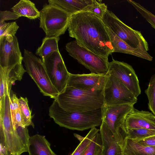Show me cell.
Segmentation results:
<instances>
[{
  "instance_id": "cell-33",
  "label": "cell",
  "mask_w": 155,
  "mask_h": 155,
  "mask_svg": "<svg viewBox=\"0 0 155 155\" xmlns=\"http://www.w3.org/2000/svg\"><path fill=\"white\" fill-rule=\"evenodd\" d=\"M20 17L13 12L9 11H0V23L9 20H15Z\"/></svg>"
},
{
  "instance_id": "cell-27",
  "label": "cell",
  "mask_w": 155,
  "mask_h": 155,
  "mask_svg": "<svg viewBox=\"0 0 155 155\" xmlns=\"http://www.w3.org/2000/svg\"><path fill=\"white\" fill-rule=\"evenodd\" d=\"M102 142L99 132L96 134L83 155H102Z\"/></svg>"
},
{
  "instance_id": "cell-35",
  "label": "cell",
  "mask_w": 155,
  "mask_h": 155,
  "mask_svg": "<svg viewBox=\"0 0 155 155\" xmlns=\"http://www.w3.org/2000/svg\"><path fill=\"white\" fill-rule=\"evenodd\" d=\"M136 141L142 145L155 146V135L146 139Z\"/></svg>"
},
{
  "instance_id": "cell-14",
  "label": "cell",
  "mask_w": 155,
  "mask_h": 155,
  "mask_svg": "<svg viewBox=\"0 0 155 155\" xmlns=\"http://www.w3.org/2000/svg\"><path fill=\"white\" fill-rule=\"evenodd\" d=\"M0 132L3 134L8 155H21L27 152L14 128L12 120H0Z\"/></svg>"
},
{
  "instance_id": "cell-19",
  "label": "cell",
  "mask_w": 155,
  "mask_h": 155,
  "mask_svg": "<svg viewBox=\"0 0 155 155\" xmlns=\"http://www.w3.org/2000/svg\"><path fill=\"white\" fill-rule=\"evenodd\" d=\"M96 0H49V4L56 5L71 15L84 11Z\"/></svg>"
},
{
  "instance_id": "cell-37",
  "label": "cell",
  "mask_w": 155,
  "mask_h": 155,
  "mask_svg": "<svg viewBox=\"0 0 155 155\" xmlns=\"http://www.w3.org/2000/svg\"><path fill=\"white\" fill-rule=\"evenodd\" d=\"M118 155H121V154H119Z\"/></svg>"
},
{
  "instance_id": "cell-34",
  "label": "cell",
  "mask_w": 155,
  "mask_h": 155,
  "mask_svg": "<svg viewBox=\"0 0 155 155\" xmlns=\"http://www.w3.org/2000/svg\"><path fill=\"white\" fill-rule=\"evenodd\" d=\"M10 107L13 121L14 112L20 109L19 98L15 94L11 96Z\"/></svg>"
},
{
  "instance_id": "cell-20",
  "label": "cell",
  "mask_w": 155,
  "mask_h": 155,
  "mask_svg": "<svg viewBox=\"0 0 155 155\" xmlns=\"http://www.w3.org/2000/svg\"><path fill=\"white\" fill-rule=\"evenodd\" d=\"M50 146L45 136L36 134L30 137L28 152L29 155H57Z\"/></svg>"
},
{
  "instance_id": "cell-9",
  "label": "cell",
  "mask_w": 155,
  "mask_h": 155,
  "mask_svg": "<svg viewBox=\"0 0 155 155\" xmlns=\"http://www.w3.org/2000/svg\"><path fill=\"white\" fill-rule=\"evenodd\" d=\"M107 79L103 90L105 105H134L137 102V98L121 81L113 75L107 73Z\"/></svg>"
},
{
  "instance_id": "cell-7",
  "label": "cell",
  "mask_w": 155,
  "mask_h": 155,
  "mask_svg": "<svg viewBox=\"0 0 155 155\" xmlns=\"http://www.w3.org/2000/svg\"><path fill=\"white\" fill-rule=\"evenodd\" d=\"M69 54L91 73L106 74L109 62L108 57L99 55L80 45L75 40L65 45Z\"/></svg>"
},
{
  "instance_id": "cell-30",
  "label": "cell",
  "mask_w": 155,
  "mask_h": 155,
  "mask_svg": "<svg viewBox=\"0 0 155 155\" xmlns=\"http://www.w3.org/2000/svg\"><path fill=\"white\" fill-rule=\"evenodd\" d=\"M19 28L15 22L0 23V38L3 36L15 35Z\"/></svg>"
},
{
  "instance_id": "cell-29",
  "label": "cell",
  "mask_w": 155,
  "mask_h": 155,
  "mask_svg": "<svg viewBox=\"0 0 155 155\" xmlns=\"http://www.w3.org/2000/svg\"><path fill=\"white\" fill-rule=\"evenodd\" d=\"M137 11L155 29V15L145 8L143 6L134 1L127 0Z\"/></svg>"
},
{
  "instance_id": "cell-3",
  "label": "cell",
  "mask_w": 155,
  "mask_h": 155,
  "mask_svg": "<svg viewBox=\"0 0 155 155\" xmlns=\"http://www.w3.org/2000/svg\"><path fill=\"white\" fill-rule=\"evenodd\" d=\"M68 112H85L102 108L104 105L103 90L87 91L67 86L55 99Z\"/></svg>"
},
{
  "instance_id": "cell-26",
  "label": "cell",
  "mask_w": 155,
  "mask_h": 155,
  "mask_svg": "<svg viewBox=\"0 0 155 155\" xmlns=\"http://www.w3.org/2000/svg\"><path fill=\"white\" fill-rule=\"evenodd\" d=\"M99 129L96 127L91 129L87 135L71 155H83L85 150Z\"/></svg>"
},
{
  "instance_id": "cell-15",
  "label": "cell",
  "mask_w": 155,
  "mask_h": 155,
  "mask_svg": "<svg viewBox=\"0 0 155 155\" xmlns=\"http://www.w3.org/2000/svg\"><path fill=\"white\" fill-rule=\"evenodd\" d=\"M124 125L126 130L139 128L155 129V115L149 111L134 108L126 116Z\"/></svg>"
},
{
  "instance_id": "cell-28",
  "label": "cell",
  "mask_w": 155,
  "mask_h": 155,
  "mask_svg": "<svg viewBox=\"0 0 155 155\" xmlns=\"http://www.w3.org/2000/svg\"><path fill=\"white\" fill-rule=\"evenodd\" d=\"M145 92L148 101L149 109L155 115V74L151 77Z\"/></svg>"
},
{
  "instance_id": "cell-23",
  "label": "cell",
  "mask_w": 155,
  "mask_h": 155,
  "mask_svg": "<svg viewBox=\"0 0 155 155\" xmlns=\"http://www.w3.org/2000/svg\"><path fill=\"white\" fill-rule=\"evenodd\" d=\"M59 39V37L46 36L43 39L41 45L36 50V54L43 60L50 54L54 51H59L58 42Z\"/></svg>"
},
{
  "instance_id": "cell-17",
  "label": "cell",
  "mask_w": 155,
  "mask_h": 155,
  "mask_svg": "<svg viewBox=\"0 0 155 155\" xmlns=\"http://www.w3.org/2000/svg\"><path fill=\"white\" fill-rule=\"evenodd\" d=\"M107 30L114 48V52L130 54L149 61L152 60L153 57L147 51L142 49H134L131 48L119 38L107 27Z\"/></svg>"
},
{
  "instance_id": "cell-13",
  "label": "cell",
  "mask_w": 155,
  "mask_h": 155,
  "mask_svg": "<svg viewBox=\"0 0 155 155\" xmlns=\"http://www.w3.org/2000/svg\"><path fill=\"white\" fill-rule=\"evenodd\" d=\"M107 79V74L70 73L67 86L87 91L103 90Z\"/></svg>"
},
{
  "instance_id": "cell-25",
  "label": "cell",
  "mask_w": 155,
  "mask_h": 155,
  "mask_svg": "<svg viewBox=\"0 0 155 155\" xmlns=\"http://www.w3.org/2000/svg\"><path fill=\"white\" fill-rule=\"evenodd\" d=\"M127 137L136 141L143 140L155 135V129L139 128L126 130Z\"/></svg>"
},
{
  "instance_id": "cell-22",
  "label": "cell",
  "mask_w": 155,
  "mask_h": 155,
  "mask_svg": "<svg viewBox=\"0 0 155 155\" xmlns=\"http://www.w3.org/2000/svg\"><path fill=\"white\" fill-rule=\"evenodd\" d=\"M11 9L20 17L24 16L30 19H35L40 16V12L35 3L29 0H20Z\"/></svg>"
},
{
  "instance_id": "cell-16",
  "label": "cell",
  "mask_w": 155,
  "mask_h": 155,
  "mask_svg": "<svg viewBox=\"0 0 155 155\" xmlns=\"http://www.w3.org/2000/svg\"><path fill=\"white\" fill-rule=\"evenodd\" d=\"M0 102L8 93H11L12 85L15 81H21L26 72L22 64H18L12 69L5 70L0 68Z\"/></svg>"
},
{
  "instance_id": "cell-12",
  "label": "cell",
  "mask_w": 155,
  "mask_h": 155,
  "mask_svg": "<svg viewBox=\"0 0 155 155\" xmlns=\"http://www.w3.org/2000/svg\"><path fill=\"white\" fill-rule=\"evenodd\" d=\"M107 73L116 77L121 81L136 97L137 98L141 94L137 76L130 65L113 59L112 61L109 62Z\"/></svg>"
},
{
  "instance_id": "cell-1",
  "label": "cell",
  "mask_w": 155,
  "mask_h": 155,
  "mask_svg": "<svg viewBox=\"0 0 155 155\" xmlns=\"http://www.w3.org/2000/svg\"><path fill=\"white\" fill-rule=\"evenodd\" d=\"M68 29L70 37L93 52L107 57L114 53L107 27L94 14L82 11L71 15Z\"/></svg>"
},
{
  "instance_id": "cell-18",
  "label": "cell",
  "mask_w": 155,
  "mask_h": 155,
  "mask_svg": "<svg viewBox=\"0 0 155 155\" xmlns=\"http://www.w3.org/2000/svg\"><path fill=\"white\" fill-rule=\"evenodd\" d=\"M99 133L102 142V155H118L122 148L118 143L110 130L103 121L100 126Z\"/></svg>"
},
{
  "instance_id": "cell-21",
  "label": "cell",
  "mask_w": 155,
  "mask_h": 155,
  "mask_svg": "<svg viewBox=\"0 0 155 155\" xmlns=\"http://www.w3.org/2000/svg\"><path fill=\"white\" fill-rule=\"evenodd\" d=\"M121 155H155V146L141 145L126 137L122 147Z\"/></svg>"
},
{
  "instance_id": "cell-5",
  "label": "cell",
  "mask_w": 155,
  "mask_h": 155,
  "mask_svg": "<svg viewBox=\"0 0 155 155\" xmlns=\"http://www.w3.org/2000/svg\"><path fill=\"white\" fill-rule=\"evenodd\" d=\"M23 61L26 72L34 80L43 94L56 99L59 94L52 84L42 60L32 52L24 51Z\"/></svg>"
},
{
  "instance_id": "cell-6",
  "label": "cell",
  "mask_w": 155,
  "mask_h": 155,
  "mask_svg": "<svg viewBox=\"0 0 155 155\" xmlns=\"http://www.w3.org/2000/svg\"><path fill=\"white\" fill-rule=\"evenodd\" d=\"M102 19L109 29L131 48L149 50L148 43L141 32L126 25L112 11L107 10Z\"/></svg>"
},
{
  "instance_id": "cell-32",
  "label": "cell",
  "mask_w": 155,
  "mask_h": 155,
  "mask_svg": "<svg viewBox=\"0 0 155 155\" xmlns=\"http://www.w3.org/2000/svg\"><path fill=\"white\" fill-rule=\"evenodd\" d=\"M14 129L21 141L28 152L29 140L30 137L27 127L18 126L15 127Z\"/></svg>"
},
{
  "instance_id": "cell-31",
  "label": "cell",
  "mask_w": 155,
  "mask_h": 155,
  "mask_svg": "<svg viewBox=\"0 0 155 155\" xmlns=\"http://www.w3.org/2000/svg\"><path fill=\"white\" fill-rule=\"evenodd\" d=\"M101 1L96 0L92 5L88 7L84 11L91 12L102 19L105 12L107 10V5L102 3Z\"/></svg>"
},
{
  "instance_id": "cell-2",
  "label": "cell",
  "mask_w": 155,
  "mask_h": 155,
  "mask_svg": "<svg viewBox=\"0 0 155 155\" xmlns=\"http://www.w3.org/2000/svg\"><path fill=\"white\" fill-rule=\"evenodd\" d=\"M49 115L60 126L83 131L100 126L103 122L102 108L85 112H68L54 99L49 109Z\"/></svg>"
},
{
  "instance_id": "cell-4",
  "label": "cell",
  "mask_w": 155,
  "mask_h": 155,
  "mask_svg": "<svg viewBox=\"0 0 155 155\" xmlns=\"http://www.w3.org/2000/svg\"><path fill=\"white\" fill-rule=\"evenodd\" d=\"M39 27L46 36L57 37L68 29L71 15L58 7L45 4L40 11Z\"/></svg>"
},
{
  "instance_id": "cell-10",
  "label": "cell",
  "mask_w": 155,
  "mask_h": 155,
  "mask_svg": "<svg viewBox=\"0 0 155 155\" xmlns=\"http://www.w3.org/2000/svg\"><path fill=\"white\" fill-rule=\"evenodd\" d=\"M42 60L52 84L61 93L67 86L70 73L59 51L50 54Z\"/></svg>"
},
{
  "instance_id": "cell-36",
  "label": "cell",
  "mask_w": 155,
  "mask_h": 155,
  "mask_svg": "<svg viewBox=\"0 0 155 155\" xmlns=\"http://www.w3.org/2000/svg\"><path fill=\"white\" fill-rule=\"evenodd\" d=\"M74 136L77 138L79 141L81 142L84 138V137H83L80 135L77 134H74Z\"/></svg>"
},
{
  "instance_id": "cell-24",
  "label": "cell",
  "mask_w": 155,
  "mask_h": 155,
  "mask_svg": "<svg viewBox=\"0 0 155 155\" xmlns=\"http://www.w3.org/2000/svg\"><path fill=\"white\" fill-rule=\"evenodd\" d=\"M19 102L23 126H31L34 128V125L32 121L31 111L28 106L27 98L21 97L19 98Z\"/></svg>"
},
{
  "instance_id": "cell-11",
  "label": "cell",
  "mask_w": 155,
  "mask_h": 155,
  "mask_svg": "<svg viewBox=\"0 0 155 155\" xmlns=\"http://www.w3.org/2000/svg\"><path fill=\"white\" fill-rule=\"evenodd\" d=\"M23 58L15 35L0 38V68L10 70L21 64Z\"/></svg>"
},
{
  "instance_id": "cell-8",
  "label": "cell",
  "mask_w": 155,
  "mask_h": 155,
  "mask_svg": "<svg viewBox=\"0 0 155 155\" xmlns=\"http://www.w3.org/2000/svg\"><path fill=\"white\" fill-rule=\"evenodd\" d=\"M134 105L131 104L114 106L104 105L102 108L103 121L107 125L121 148L127 137L124 125L125 119L134 108Z\"/></svg>"
}]
</instances>
